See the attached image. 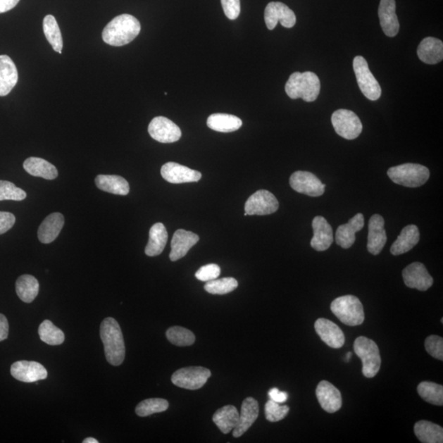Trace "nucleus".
<instances>
[{
	"label": "nucleus",
	"instance_id": "nucleus-1",
	"mask_svg": "<svg viewBox=\"0 0 443 443\" xmlns=\"http://www.w3.org/2000/svg\"><path fill=\"white\" fill-rule=\"evenodd\" d=\"M141 32V23L130 14H122L114 18L104 27V42L112 46H123L131 43Z\"/></svg>",
	"mask_w": 443,
	"mask_h": 443
},
{
	"label": "nucleus",
	"instance_id": "nucleus-2",
	"mask_svg": "<svg viewBox=\"0 0 443 443\" xmlns=\"http://www.w3.org/2000/svg\"><path fill=\"white\" fill-rule=\"evenodd\" d=\"M101 337L109 364L114 366L122 365L125 359V343L121 327L113 318H106L101 323Z\"/></svg>",
	"mask_w": 443,
	"mask_h": 443
},
{
	"label": "nucleus",
	"instance_id": "nucleus-3",
	"mask_svg": "<svg viewBox=\"0 0 443 443\" xmlns=\"http://www.w3.org/2000/svg\"><path fill=\"white\" fill-rule=\"evenodd\" d=\"M285 91L291 99L301 98L306 102L315 101L320 92V78L312 72H296L288 79Z\"/></svg>",
	"mask_w": 443,
	"mask_h": 443
},
{
	"label": "nucleus",
	"instance_id": "nucleus-4",
	"mask_svg": "<svg viewBox=\"0 0 443 443\" xmlns=\"http://www.w3.org/2000/svg\"><path fill=\"white\" fill-rule=\"evenodd\" d=\"M387 176L391 180L406 187H420L429 180V168L418 163H404L392 167L387 170Z\"/></svg>",
	"mask_w": 443,
	"mask_h": 443
},
{
	"label": "nucleus",
	"instance_id": "nucleus-5",
	"mask_svg": "<svg viewBox=\"0 0 443 443\" xmlns=\"http://www.w3.org/2000/svg\"><path fill=\"white\" fill-rule=\"evenodd\" d=\"M331 311L342 323L347 326L362 325L365 321L364 307L359 298L347 295L335 299L331 304Z\"/></svg>",
	"mask_w": 443,
	"mask_h": 443
},
{
	"label": "nucleus",
	"instance_id": "nucleus-6",
	"mask_svg": "<svg viewBox=\"0 0 443 443\" xmlns=\"http://www.w3.org/2000/svg\"><path fill=\"white\" fill-rule=\"evenodd\" d=\"M354 351L363 362V375L369 378L375 377L381 367L380 348L376 343L366 337H357Z\"/></svg>",
	"mask_w": 443,
	"mask_h": 443
},
{
	"label": "nucleus",
	"instance_id": "nucleus-7",
	"mask_svg": "<svg viewBox=\"0 0 443 443\" xmlns=\"http://www.w3.org/2000/svg\"><path fill=\"white\" fill-rule=\"evenodd\" d=\"M353 68H354L358 86L363 94L370 101H378L381 96V87L370 72L366 58L356 56L353 61Z\"/></svg>",
	"mask_w": 443,
	"mask_h": 443
},
{
	"label": "nucleus",
	"instance_id": "nucleus-8",
	"mask_svg": "<svg viewBox=\"0 0 443 443\" xmlns=\"http://www.w3.org/2000/svg\"><path fill=\"white\" fill-rule=\"evenodd\" d=\"M332 123L338 135L347 140H354L361 135L363 130L359 117L348 109H338L333 113Z\"/></svg>",
	"mask_w": 443,
	"mask_h": 443
},
{
	"label": "nucleus",
	"instance_id": "nucleus-9",
	"mask_svg": "<svg viewBox=\"0 0 443 443\" xmlns=\"http://www.w3.org/2000/svg\"><path fill=\"white\" fill-rule=\"evenodd\" d=\"M211 376L210 370L205 367H187L177 370L172 376L174 385L189 390L200 389Z\"/></svg>",
	"mask_w": 443,
	"mask_h": 443
},
{
	"label": "nucleus",
	"instance_id": "nucleus-10",
	"mask_svg": "<svg viewBox=\"0 0 443 443\" xmlns=\"http://www.w3.org/2000/svg\"><path fill=\"white\" fill-rule=\"evenodd\" d=\"M289 182L293 190L308 196L318 197L325 192V184L311 172H295L291 176Z\"/></svg>",
	"mask_w": 443,
	"mask_h": 443
},
{
	"label": "nucleus",
	"instance_id": "nucleus-11",
	"mask_svg": "<svg viewBox=\"0 0 443 443\" xmlns=\"http://www.w3.org/2000/svg\"><path fill=\"white\" fill-rule=\"evenodd\" d=\"M280 207L277 198L270 192L260 190L248 199L245 213L248 216H268L275 213Z\"/></svg>",
	"mask_w": 443,
	"mask_h": 443
},
{
	"label": "nucleus",
	"instance_id": "nucleus-12",
	"mask_svg": "<svg viewBox=\"0 0 443 443\" xmlns=\"http://www.w3.org/2000/svg\"><path fill=\"white\" fill-rule=\"evenodd\" d=\"M149 135L161 143H173L182 137L181 129L170 119L166 117H156L149 123Z\"/></svg>",
	"mask_w": 443,
	"mask_h": 443
},
{
	"label": "nucleus",
	"instance_id": "nucleus-13",
	"mask_svg": "<svg viewBox=\"0 0 443 443\" xmlns=\"http://www.w3.org/2000/svg\"><path fill=\"white\" fill-rule=\"evenodd\" d=\"M265 21L268 30H273L280 22L282 27L292 28L295 26L297 17L294 12L281 2H271L265 10Z\"/></svg>",
	"mask_w": 443,
	"mask_h": 443
},
{
	"label": "nucleus",
	"instance_id": "nucleus-14",
	"mask_svg": "<svg viewBox=\"0 0 443 443\" xmlns=\"http://www.w3.org/2000/svg\"><path fill=\"white\" fill-rule=\"evenodd\" d=\"M403 280L406 287L421 292L429 290L434 285V278L422 263L415 262L405 268L402 272Z\"/></svg>",
	"mask_w": 443,
	"mask_h": 443
},
{
	"label": "nucleus",
	"instance_id": "nucleus-15",
	"mask_svg": "<svg viewBox=\"0 0 443 443\" xmlns=\"http://www.w3.org/2000/svg\"><path fill=\"white\" fill-rule=\"evenodd\" d=\"M11 375L17 380L34 382L46 380L48 372L42 364L36 361H21L13 363Z\"/></svg>",
	"mask_w": 443,
	"mask_h": 443
},
{
	"label": "nucleus",
	"instance_id": "nucleus-16",
	"mask_svg": "<svg viewBox=\"0 0 443 443\" xmlns=\"http://www.w3.org/2000/svg\"><path fill=\"white\" fill-rule=\"evenodd\" d=\"M161 175L167 182L173 184L196 182L202 177L200 172L174 162H168L163 166Z\"/></svg>",
	"mask_w": 443,
	"mask_h": 443
},
{
	"label": "nucleus",
	"instance_id": "nucleus-17",
	"mask_svg": "<svg viewBox=\"0 0 443 443\" xmlns=\"http://www.w3.org/2000/svg\"><path fill=\"white\" fill-rule=\"evenodd\" d=\"M315 328L318 335L328 347L339 349L345 344L344 333L336 323L321 318L316 320Z\"/></svg>",
	"mask_w": 443,
	"mask_h": 443
},
{
	"label": "nucleus",
	"instance_id": "nucleus-18",
	"mask_svg": "<svg viewBox=\"0 0 443 443\" xmlns=\"http://www.w3.org/2000/svg\"><path fill=\"white\" fill-rule=\"evenodd\" d=\"M316 397L323 410L328 413H335L342 406V394L339 390L331 382L323 380L316 388Z\"/></svg>",
	"mask_w": 443,
	"mask_h": 443
},
{
	"label": "nucleus",
	"instance_id": "nucleus-19",
	"mask_svg": "<svg viewBox=\"0 0 443 443\" xmlns=\"http://www.w3.org/2000/svg\"><path fill=\"white\" fill-rule=\"evenodd\" d=\"M385 225V220L381 216L375 215L370 218L367 249L372 255L377 256L380 254L386 245L387 233Z\"/></svg>",
	"mask_w": 443,
	"mask_h": 443
},
{
	"label": "nucleus",
	"instance_id": "nucleus-20",
	"mask_svg": "<svg viewBox=\"0 0 443 443\" xmlns=\"http://www.w3.org/2000/svg\"><path fill=\"white\" fill-rule=\"evenodd\" d=\"M313 237L311 246L317 251H325L333 242V232L330 224L325 218L316 216L312 223Z\"/></svg>",
	"mask_w": 443,
	"mask_h": 443
},
{
	"label": "nucleus",
	"instance_id": "nucleus-21",
	"mask_svg": "<svg viewBox=\"0 0 443 443\" xmlns=\"http://www.w3.org/2000/svg\"><path fill=\"white\" fill-rule=\"evenodd\" d=\"M200 240V237L196 233L178 229L174 233L171 242V252L169 255L171 261H177L186 256L192 247Z\"/></svg>",
	"mask_w": 443,
	"mask_h": 443
},
{
	"label": "nucleus",
	"instance_id": "nucleus-22",
	"mask_svg": "<svg viewBox=\"0 0 443 443\" xmlns=\"http://www.w3.org/2000/svg\"><path fill=\"white\" fill-rule=\"evenodd\" d=\"M378 17L383 32L387 37H394L399 32L400 24L396 14L395 0H381Z\"/></svg>",
	"mask_w": 443,
	"mask_h": 443
},
{
	"label": "nucleus",
	"instance_id": "nucleus-23",
	"mask_svg": "<svg viewBox=\"0 0 443 443\" xmlns=\"http://www.w3.org/2000/svg\"><path fill=\"white\" fill-rule=\"evenodd\" d=\"M258 404L256 399L247 397L243 401L237 425L233 429L234 437H242L250 429L258 416Z\"/></svg>",
	"mask_w": 443,
	"mask_h": 443
},
{
	"label": "nucleus",
	"instance_id": "nucleus-24",
	"mask_svg": "<svg viewBox=\"0 0 443 443\" xmlns=\"http://www.w3.org/2000/svg\"><path fill=\"white\" fill-rule=\"evenodd\" d=\"M365 226V218L362 213H357L347 223L338 227L336 232V243L342 248L348 249L356 242V233Z\"/></svg>",
	"mask_w": 443,
	"mask_h": 443
},
{
	"label": "nucleus",
	"instance_id": "nucleus-25",
	"mask_svg": "<svg viewBox=\"0 0 443 443\" xmlns=\"http://www.w3.org/2000/svg\"><path fill=\"white\" fill-rule=\"evenodd\" d=\"M18 81V73L12 58L0 56V96H6Z\"/></svg>",
	"mask_w": 443,
	"mask_h": 443
},
{
	"label": "nucleus",
	"instance_id": "nucleus-26",
	"mask_svg": "<svg viewBox=\"0 0 443 443\" xmlns=\"http://www.w3.org/2000/svg\"><path fill=\"white\" fill-rule=\"evenodd\" d=\"M64 225V217L61 213H53L48 216L38 230V238L43 244L53 242L58 237Z\"/></svg>",
	"mask_w": 443,
	"mask_h": 443
},
{
	"label": "nucleus",
	"instance_id": "nucleus-27",
	"mask_svg": "<svg viewBox=\"0 0 443 443\" xmlns=\"http://www.w3.org/2000/svg\"><path fill=\"white\" fill-rule=\"evenodd\" d=\"M417 54L425 63H439L443 59V43L435 37L425 38L418 46Z\"/></svg>",
	"mask_w": 443,
	"mask_h": 443
},
{
	"label": "nucleus",
	"instance_id": "nucleus-28",
	"mask_svg": "<svg viewBox=\"0 0 443 443\" xmlns=\"http://www.w3.org/2000/svg\"><path fill=\"white\" fill-rule=\"evenodd\" d=\"M419 228L416 225H408L402 229L400 235L392 244L390 251L393 256H400L410 251L420 242Z\"/></svg>",
	"mask_w": 443,
	"mask_h": 443
},
{
	"label": "nucleus",
	"instance_id": "nucleus-29",
	"mask_svg": "<svg viewBox=\"0 0 443 443\" xmlns=\"http://www.w3.org/2000/svg\"><path fill=\"white\" fill-rule=\"evenodd\" d=\"M23 168L30 175L42 177L46 180H54L58 175L56 167L42 158H27L23 163Z\"/></svg>",
	"mask_w": 443,
	"mask_h": 443
},
{
	"label": "nucleus",
	"instance_id": "nucleus-30",
	"mask_svg": "<svg viewBox=\"0 0 443 443\" xmlns=\"http://www.w3.org/2000/svg\"><path fill=\"white\" fill-rule=\"evenodd\" d=\"M149 242L146 247V255L158 256L163 251L168 242V232L161 223L154 224L149 233Z\"/></svg>",
	"mask_w": 443,
	"mask_h": 443
},
{
	"label": "nucleus",
	"instance_id": "nucleus-31",
	"mask_svg": "<svg viewBox=\"0 0 443 443\" xmlns=\"http://www.w3.org/2000/svg\"><path fill=\"white\" fill-rule=\"evenodd\" d=\"M96 185L103 192L114 194V195L127 196L130 192V187L125 178L118 175H98Z\"/></svg>",
	"mask_w": 443,
	"mask_h": 443
},
{
	"label": "nucleus",
	"instance_id": "nucleus-32",
	"mask_svg": "<svg viewBox=\"0 0 443 443\" xmlns=\"http://www.w3.org/2000/svg\"><path fill=\"white\" fill-rule=\"evenodd\" d=\"M207 126L216 132H232L242 126V121L231 114L213 113L208 118Z\"/></svg>",
	"mask_w": 443,
	"mask_h": 443
},
{
	"label": "nucleus",
	"instance_id": "nucleus-33",
	"mask_svg": "<svg viewBox=\"0 0 443 443\" xmlns=\"http://www.w3.org/2000/svg\"><path fill=\"white\" fill-rule=\"evenodd\" d=\"M414 430L418 439L423 443L443 442V429L434 423L420 420L415 425Z\"/></svg>",
	"mask_w": 443,
	"mask_h": 443
},
{
	"label": "nucleus",
	"instance_id": "nucleus-34",
	"mask_svg": "<svg viewBox=\"0 0 443 443\" xmlns=\"http://www.w3.org/2000/svg\"><path fill=\"white\" fill-rule=\"evenodd\" d=\"M239 413L235 406H225L218 409L213 416V421L221 430L227 435L237 425Z\"/></svg>",
	"mask_w": 443,
	"mask_h": 443
},
{
	"label": "nucleus",
	"instance_id": "nucleus-35",
	"mask_svg": "<svg viewBox=\"0 0 443 443\" xmlns=\"http://www.w3.org/2000/svg\"><path fill=\"white\" fill-rule=\"evenodd\" d=\"M39 288L38 280L32 275H22L16 282L17 294L23 302H32L38 295Z\"/></svg>",
	"mask_w": 443,
	"mask_h": 443
},
{
	"label": "nucleus",
	"instance_id": "nucleus-36",
	"mask_svg": "<svg viewBox=\"0 0 443 443\" xmlns=\"http://www.w3.org/2000/svg\"><path fill=\"white\" fill-rule=\"evenodd\" d=\"M43 29L44 36L51 44L54 51L61 54L63 47V37L56 18L52 15H47L44 18Z\"/></svg>",
	"mask_w": 443,
	"mask_h": 443
},
{
	"label": "nucleus",
	"instance_id": "nucleus-37",
	"mask_svg": "<svg viewBox=\"0 0 443 443\" xmlns=\"http://www.w3.org/2000/svg\"><path fill=\"white\" fill-rule=\"evenodd\" d=\"M418 393L425 401L430 404L443 405V387L435 382H422L417 387Z\"/></svg>",
	"mask_w": 443,
	"mask_h": 443
},
{
	"label": "nucleus",
	"instance_id": "nucleus-38",
	"mask_svg": "<svg viewBox=\"0 0 443 443\" xmlns=\"http://www.w3.org/2000/svg\"><path fill=\"white\" fill-rule=\"evenodd\" d=\"M39 336L41 340L51 346L61 345L64 342V333L51 321L44 320L39 327Z\"/></svg>",
	"mask_w": 443,
	"mask_h": 443
},
{
	"label": "nucleus",
	"instance_id": "nucleus-39",
	"mask_svg": "<svg viewBox=\"0 0 443 443\" xmlns=\"http://www.w3.org/2000/svg\"><path fill=\"white\" fill-rule=\"evenodd\" d=\"M166 336L172 344L177 347L192 346L196 341V337L192 331L179 326L169 327Z\"/></svg>",
	"mask_w": 443,
	"mask_h": 443
},
{
	"label": "nucleus",
	"instance_id": "nucleus-40",
	"mask_svg": "<svg viewBox=\"0 0 443 443\" xmlns=\"http://www.w3.org/2000/svg\"><path fill=\"white\" fill-rule=\"evenodd\" d=\"M168 402L161 398H149L139 403L136 408L137 415L146 417L168 410Z\"/></svg>",
	"mask_w": 443,
	"mask_h": 443
},
{
	"label": "nucleus",
	"instance_id": "nucleus-41",
	"mask_svg": "<svg viewBox=\"0 0 443 443\" xmlns=\"http://www.w3.org/2000/svg\"><path fill=\"white\" fill-rule=\"evenodd\" d=\"M238 282L233 277H223L221 280L208 281L205 285V290L213 295H225L237 289Z\"/></svg>",
	"mask_w": 443,
	"mask_h": 443
},
{
	"label": "nucleus",
	"instance_id": "nucleus-42",
	"mask_svg": "<svg viewBox=\"0 0 443 443\" xmlns=\"http://www.w3.org/2000/svg\"><path fill=\"white\" fill-rule=\"evenodd\" d=\"M27 197V193L23 189L17 187L13 182L0 181V201H21Z\"/></svg>",
	"mask_w": 443,
	"mask_h": 443
},
{
	"label": "nucleus",
	"instance_id": "nucleus-43",
	"mask_svg": "<svg viewBox=\"0 0 443 443\" xmlns=\"http://www.w3.org/2000/svg\"><path fill=\"white\" fill-rule=\"evenodd\" d=\"M265 411L267 420L278 422L285 419L290 409L287 406H282L280 403L270 399L266 403Z\"/></svg>",
	"mask_w": 443,
	"mask_h": 443
},
{
	"label": "nucleus",
	"instance_id": "nucleus-44",
	"mask_svg": "<svg viewBox=\"0 0 443 443\" xmlns=\"http://www.w3.org/2000/svg\"><path fill=\"white\" fill-rule=\"evenodd\" d=\"M425 349L437 360L443 361V339L436 335L428 337L425 340Z\"/></svg>",
	"mask_w": 443,
	"mask_h": 443
},
{
	"label": "nucleus",
	"instance_id": "nucleus-45",
	"mask_svg": "<svg viewBox=\"0 0 443 443\" xmlns=\"http://www.w3.org/2000/svg\"><path fill=\"white\" fill-rule=\"evenodd\" d=\"M221 268L216 263H210L200 268L196 273V277L202 282H208L216 280L220 275Z\"/></svg>",
	"mask_w": 443,
	"mask_h": 443
},
{
	"label": "nucleus",
	"instance_id": "nucleus-46",
	"mask_svg": "<svg viewBox=\"0 0 443 443\" xmlns=\"http://www.w3.org/2000/svg\"><path fill=\"white\" fill-rule=\"evenodd\" d=\"M222 6L226 17L230 20H235L241 13L240 0H221Z\"/></svg>",
	"mask_w": 443,
	"mask_h": 443
},
{
	"label": "nucleus",
	"instance_id": "nucleus-47",
	"mask_svg": "<svg viewBox=\"0 0 443 443\" xmlns=\"http://www.w3.org/2000/svg\"><path fill=\"white\" fill-rule=\"evenodd\" d=\"M15 222H16V218L13 213L0 212V235L9 231L13 227Z\"/></svg>",
	"mask_w": 443,
	"mask_h": 443
},
{
	"label": "nucleus",
	"instance_id": "nucleus-48",
	"mask_svg": "<svg viewBox=\"0 0 443 443\" xmlns=\"http://www.w3.org/2000/svg\"><path fill=\"white\" fill-rule=\"evenodd\" d=\"M268 397H270V399L273 401L280 403H285L288 399V394L286 392H281L277 389L276 387L272 388V389L268 392Z\"/></svg>",
	"mask_w": 443,
	"mask_h": 443
},
{
	"label": "nucleus",
	"instance_id": "nucleus-49",
	"mask_svg": "<svg viewBox=\"0 0 443 443\" xmlns=\"http://www.w3.org/2000/svg\"><path fill=\"white\" fill-rule=\"evenodd\" d=\"M8 322L7 318L0 313V342L7 339L8 336Z\"/></svg>",
	"mask_w": 443,
	"mask_h": 443
},
{
	"label": "nucleus",
	"instance_id": "nucleus-50",
	"mask_svg": "<svg viewBox=\"0 0 443 443\" xmlns=\"http://www.w3.org/2000/svg\"><path fill=\"white\" fill-rule=\"evenodd\" d=\"M20 0H0V13H6L17 6Z\"/></svg>",
	"mask_w": 443,
	"mask_h": 443
},
{
	"label": "nucleus",
	"instance_id": "nucleus-51",
	"mask_svg": "<svg viewBox=\"0 0 443 443\" xmlns=\"http://www.w3.org/2000/svg\"><path fill=\"white\" fill-rule=\"evenodd\" d=\"M99 441L96 439H93V437H87V439L83 441V443H98Z\"/></svg>",
	"mask_w": 443,
	"mask_h": 443
},
{
	"label": "nucleus",
	"instance_id": "nucleus-52",
	"mask_svg": "<svg viewBox=\"0 0 443 443\" xmlns=\"http://www.w3.org/2000/svg\"><path fill=\"white\" fill-rule=\"evenodd\" d=\"M351 355H352V354H351V352L348 353V354L347 355L346 360H347V361H349V360H350V358L351 357Z\"/></svg>",
	"mask_w": 443,
	"mask_h": 443
},
{
	"label": "nucleus",
	"instance_id": "nucleus-53",
	"mask_svg": "<svg viewBox=\"0 0 443 443\" xmlns=\"http://www.w3.org/2000/svg\"><path fill=\"white\" fill-rule=\"evenodd\" d=\"M441 323H443V318H442V320H441Z\"/></svg>",
	"mask_w": 443,
	"mask_h": 443
}]
</instances>
